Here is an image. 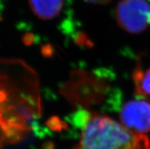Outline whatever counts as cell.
Instances as JSON below:
<instances>
[{
  "instance_id": "6da1fadb",
  "label": "cell",
  "mask_w": 150,
  "mask_h": 149,
  "mask_svg": "<svg viewBox=\"0 0 150 149\" xmlns=\"http://www.w3.org/2000/svg\"><path fill=\"white\" fill-rule=\"evenodd\" d=\"M75 149H150V141L110 117L92 115L84 122Z\"/></svg>"
},
{
  "instance_id": "7a4b0ae2",
  "label": "cell",
  "mask_w": 150,
  "mask_h": 149,
  "mask_svg": "<svg viewBox=\"0 0 150 149\" xmlns=\"http://www.w3.org/2000/svg\"><path fill=\"white\" fill-rule=\"evenodd\" d=\"M115 18L127 32H143L150 26L149 0H121L115 9Z\"/></svg>"
},
{
  "instance_id": "3957f363",
  "label": "cell",
  "mask_w": 150,
  "mask_h": 149,
  "mask_svg": "<svg viewBox=\"0 0 150 149\" xmlns=\"http://www.w3.org/2000/svg\"><path fill=\"white\" fill-rule=\"evenodd\" d=\"M120 120L123 126L136 133L150 131V104L145 100H129L121 107Z\"/></svg>"
},
{
  "instance_id": "277c9868",
  "label": "cell",
  "mask_w": 150,
  "mask_h": 149,
  "mask_svg": "<svg viewBox=\"0 0 150 149\" xmlns=\"http://www.w3.org/2000/svg\"><path fill=\"white\" fill-rule=\"evenodd\" d=\"M64 0H29L33 13L42 20H51L59 15Z\"/></svg>"
},
{
  "instance_id": "5b68a950",
  "label": "cell",
  "mask_w": 150,
  "mask_h": 149,
  "mask_svg": "<svg viewBox=\"0 0 150 149\" xmlns=\"http://www.w3.org/2000/svg\"><path fill=\"white\" fill-rule=\"evenodd\" d=\"M133 78L137 94L141 96H150V68L145 71L137 68L133 72Z\"/></svg>"
},
{
  "instance_id": "8992f818",
  "label": "cell",
  "mask_w": 150,
  "mask_h": 149,
  "mask_svg": "<svg viewBox=\"0 0 150 149\" xmlns=\"http://www.w3.org/2000/svg\"><path fill=\"white\" fill-rule=\"evenodd\" d=\"M86 2H91V3H95V4H107L110 2V0H84Z\"/></svg>"
}]
</instances>
